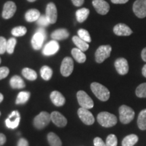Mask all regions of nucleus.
I'll list each match as a JSON object with an SVG mask.
<instances>
[{
	"mask_svg": "<svg viewBox=\"0 0 146 146\" xmlns=\"http://www.w3.org/2000/svg\"><path fill=\"white\" fill-rule=\"evenodd\" d=\"M91 89L95 96L102 102H106L109 100L110 93L108 88L99 83H92L91 85Z\"/></svg>",
	"mask_w": 146,
	"mask_h": 146,
	"instance_id": "f257e3e1",
	"label": "nucleus"
},
{
	"mask_svg": "<svg viewBox=\"0 0 146 146\" xmlns=\"http://www.w3.org/2000/svg\"><path fill=\"white\" fill-rule=\"evenodd\" d=\"M97 120L104 127H112L117 123V118L115 115L108 112H102L98 114Z\"/></svg>",
	"mask_w": 146,
	"mask_h": 146,
	"instance_id": "f03ea898",
	"label": "nucleus"
},
{
	"mask_svg": "<svg viewBox=\"0 0 146 146\" xmlns=\"http://www.w3.org/2000/svg\"><path fill=\"white\" fill-rule=\"evenodd\" d=\"M120 120L124 125L131 123L135 117V112L131 107L123 105L119 108Z\"/></svg>",
	"mask_w": 146,
	"mask_h": 146,
	"instance_id": "7ed1b4c3",
	"label": "nucleus"
},
{
	"mask_svg": "<svg viewBox=\"0 0 146 146\" xmlns=\"http://www.w3.org/2000/svg\"><path fill=\"white\" fill-rule=\"evenodd\" d=\"M51 114L47 112H41L34 118V126L37 129H43L51 121Z\"/></svg>",
	"mask_w": 146,
	"mask_h": 146,
	"instance_id": "20e7f679",
	"label": "nucleus"
},
{
	"mask_svg": "<svg viewBox=\"0 0 146 146\" xmlns=\"http://www.w3.org/2000/svg\"><path fill=\"white\" fill-rule=\"evenodd\" d=\"M45 39H46V33L45 29L39 28L35 33L31 40V44L34 50H40L43 46V42Z\"/></svg>",
	"mask_w": 146,
	"mask_h": 146,
	"instance_id": "39448f33",
	"label": "nucleus"
},
{
	"mask_svg": "<svg viewBox=\"0 0 146 146\" xmlns=\"http://www.w3.org/2000/svg\"><path fill=\"white\" fill-rule=\"evenodd\" d=\"M76 98H77L78 104L81 108L89 110L94 107V101L84 91H78L76 94Z\"/></svg>",
	"mask_w": 146,
	"mask_h": 146,
	"instance_id": "423d86ee",
	"label": "nucleus"
},
{
	"mask_svg": "<svg viewBox=\"0 0 146 146\" xmlns=\"http://www.w3.org/2000/svg\"><path fill=\"white\" fill-rule=\"evenodd\" d=\"M111 52H112V47L110 45H101L96 50L95 57L96 61L98 63H102L106 59L110 57Z\"/></svg>",
	"mask_w": 146,
	"mask_h": 146,
	"instance_id": "0eeeda50",
	"label": "nucleus"
},
{
	"mask_svg": "<svg viewBox=\"0 0 146 146\" xmlns=\"http://www.w3.org/2000/svg\"><path fill=\"white\" fill-rule=\"evenodd\" d=\"M74 69V62L73 60L70 57H66L62 62L60 72L64 76H69L72 74Z\"/></svg>",
	"mask_w": 146,
	"mask_h": 146,
	"instance_id": "6e6552de",
	"label": "nucleus"
},
{
	"mask_svg": "<svg viewBox=\"0 0 146 146\" xmlns=\"http://www.w3.org/2000/svg\"><path fill=\"white\" fill-rule=\"evenodd\" d=\"M78 116L85 125H91L94 123V116L88 109L83 108H79L78 110Z\"/></svg>",
	"mask_w": 146,
	"mask_h": 146,
	"instance_id": "1a4fd4ad",
	"label": "nucleus"
},
{
	"mask_svg": "<svg viewBox=\"0 0 146 146\" xmlns=\"http://www.w3.org/2000/svg\"><path fill=\"white\" fill-rule=\"evenodd\" d=\"M133 10L138 18L146 17V0H136L133 3Z\"/></svg>",
	"mask_w": 146,
	"mask_h": 146,
	"instance_id": "9d476101",
	"label": "nucleus"
},
{
	"mask_svg": "<svg viewBox=\"0 0 146 146\" xmlns=\"http://www.w3.org/2000/svg\"><path fill=\"white\" fill-rule=\"evenodd\" d=\"M21 121V115L18 111L15 110L11 113L9 117L5 120V125L11 129H14L17 128Z\"/></svg>",
	"mask_w": 146,
	"mask_h": 146,
	"instance_id": "9b49d317",
	"label": "nucleus"
},
{
	"mask_svg": "<svg viewBox=\"0 0 146 146\" xmlns=\"http://www.w3.org/2000/svg\"><path fill=\"white\" fill-rule=\"evenodd\" d=\"M16 11V5L13 1H7L3 5L2 17L4 19H10L14 15Z\"/></svg>",
	"mask_w": 146,
	"mask_h": 146,
	"instance_id": "f8f14e48",
	"label": "nucleus"
},
{
	"mask_svg": "<svg viewBox=\"0 0 146 146\" xmlns=\"http://www.w3.org/2000/svg\"><path fill=\"white\" fill-rule=\"evenodd\" d=\"M92 4L96 12L102 15L106 14L110 10V5L104 0H93Z\"/></svg>",
	"mask_w": 146,
	"mask_h": 146,
	"instance_id": "ddd939ff",
	"label": "nucleus"
},
{
	"mask_svg": "<svg viewBox=\"0 0 146 146\" xmlns=\"http://www.w3.org/2000/svg\"><path fill=\"white\" fill-rule=\"evenodd\" d=\"M114 66L120 75H125L129 72V64L127 60L124 58H120L115 61Z\"/></svg>",
	"mask_w": 146,
	"mask_h": 146,
	"instance_id": "4468645a",
	"label": "nucleus"
},
{
	"mask_svg": "<svg viewBox=\"0 0 146 146\" xmlns=\"http://www.w3.org/2000/svg\"><path fill=\"white\" fill-rule=\"evenodd\" d=\"M46 17L50 24H54L57 21L58 13L56 5L54 3H49L46 7Z\"/></svg>",
	"mask_w": 146,
	"mask_h": 146,
	"instance_id": "2eb2a0df",
	"label": "nucleus"
},
{
	"mask_svg": "<svg viewBox=\"0 0 146 146\" xmlns=\"http://www.w3.org/2000/svg\"><path fill=\"white\" fill-rule=\"evenodd\" d=\"M60 45L56 40H53L47 43L43 50V54L45 56H52L58 52Z\"/></svg>",
	"mask_w": 146,
	"mask_h": 146,
	"instance_id": "dca6fc26",
	"label": "nucleus"
},
{
	"mask_svg": "<svg viewBox=\"0 0 146 146\" xmlns=\"http://www.w3.org/2000/svg\"><path fill=\"white\" fill-rule=\"evenodd\" d=\"M51 120L58 127H64L67 125V119L59 112L51 113Z\"/></svg>",
	"mask_w": 146,
	"mask_h": 146,
	"instance_id": "f3484780",
	"label": "nucleus"
},
{
	"mask_svg": "<svg viewBox=\"0 0 146 146\" xmlns=\"http://www.w3.org/2000/svg\"><path fill=\"white\" fill-rule=\"evenodd\" d=\"M114 33L118 36H129L133 33L132 30L125 24L120 23L114 27Z\"/></svg>",
	"mask_w": 146,
	"mask_h": 146,
	"instance_id": "a211bd4d",
	"label": "nucleus"
},
{
	"mask_svg": "<svg viewBox=\"0 0 146 146\" xmlns=\"http://www.w3.org/2000/svg\"><path fill=\"white\" fill-rule=\"evenodd\" d=\"M50 99L52 103L56 106H62L65 104V98L61 93L58 91H52L50 94Z\"/></svg>",
	"mask_w": 146,
	"mask_h": 146,
	"instance_id": "6ab92c4d",
	"label": "nucleus"
},
{
	"mask_svg": "<svg viewBox=\"0 0 146 146\" xmlns=\"http://www.w3.org/2000/svg\"><path fill=\"white\" fill-rule=\"evenodd\" d=\"M69 33L66 29H60L56 30L51 35V36L54 40H63L66 39L68 37Z\"/></svg>",
	"mask_w": 146,
	"mask_h": 146,
	"instance_id": "aec40b11",
	"label": "nucleus"
},
{
	"mask_svg": "<svg viewBox=\"0 0 146 146\" xmlns=\"http://www.w3.org/2000/svg\"><path fill=\"white\" fill-rule=\"evenodd\" d=\"M40 16H41V14L39 10L36 9H31L27 11L25 14V19L29 23H32V22L37 21Z\"/></svg>",
	"mask_w": 146,
	"mask_h": 146,
	"instance_id": "412c9836",
	"label": "nucleus"
},
{
	"mask_svg": "<svg viewBox=\"0 0 146 146\" xmlns=\"http://www.w3.org/2000/svg\"><path fill=\"white\" fill-rule=\"evenodd\" d=\"M10 84L12 89H23L26 85L23 78L18 75H15L11 78Z\"/></svg>",
	"mask_w": 146,
	"mask_h": 146,
	"instance_id": "4be33fe9",
	"label": "nucleus"
},
{
	"mask_svg": "<svg viewBox=\"0 0 146 146\" xmlns=\"http://www.w3.org/2000/svg\"><path fill=\"white\" fill-rule=\"evenodd\" d=\"M72 55L74 60L78 63H84L86 61V56L83 51L78 48H73L72 50Z\"/></svg>",
	"mask_w": 146,
	"mask_h": 146,
	"instance_id": "5701e85b",
	"label": "nucleus"
},
{
	"mask_svg": "<svg viewBox=\"0 0 146 146\" xmlns=\"http://www.w3.org/2000/svg\"><path fill=\"white\" fill-rule=\"evenodd\" d=\"M72 41L74 44L76 45V46L78 47L79 50H81L83 52H85L88 50L89 48V44L83 41V39H81L78 36H74L72 37Z\"/></svg>",
	"mask_w": 146,
	"mask_h": 146,
	"instance_id": "b1692460",
	"label": "nucleus"
},
{
	"mask_svg": "<svg viewBox=\"0 0 146 146\" xmlns=\"http://www.w3.org/2000/svg\"><path fill=\"white\" fill-rule=\"evenodd\" d=\"M139 137L135 134L129 135L123 139L122 146H133L138 141Z\"/></svg>",
	"mask_w": 146,
	"mask_h": 146,
	"instance_id": "393cba45",
	"label": "nucleus"
},
{
	"mask_svg": "<svg viewBox=\"0 0 146 146\" xmlns=\"http://www.w3.org/2000/svg\"><path fill=\"white\" fill-rule=\"evenodd\" d=\"M137 125L140 130H146V109L141 110L139 114Z\"/></svg>",
	"mask_w": 146,
	"mask_h": 146,
	"instance_id": "a878e982",
	"label": "nucleus"
},
{
	"mask_svg": "<svg viewBox=\"0 0 146 146\" xmlns=\"http://www.w3.org/2000/svg\"><path fill=\"white\" fill-rule=\"evenodd\" d=\"M47 140H48L50 146H62V145L61 139L54 133H48V135H47Z\"/></svg>",
	"mask_w": 146,
	"mask_h": 146,
	"instance_id": "bb28decb",
	"label": "nucleus"
},
{
	"mask_svg": "<svg viewBox=\"0 0 146 146\" xmlns=\"http://www.w3.org/2000/svg\"><path fill=\"white\" fill-rule=\"evenodd\" d=\"M89 14V10L87 8H81L76 12V18L78 23H83L87 19Z\"/></svg>",
	"mask_w": 146,
	"mask_h": 146,
	"instance_id": "cd10ccee",
	"label": "nucleus"
},
{
	"mask_svg": "<svg viewBox=\"0 0 146 146\" xmlns=\"http://www.w3.org/2000/svg\"><path fill=\"white\" fill-rule=\"evenodd\" d=\"M22 74L24 77H25L29 81H35L37 78V74L35 71L29 68H23L22 70Z\"/></svg>",
	"mask_w": 146,
	"mask_h": 146,
	"instance_id": "c85d7f7f",
	"label": "nucleus"
},
{
	"mask_svg": "<svg viewBox=\"0 0 146 146\" xmlns=\"http://www.w3.org/2000/svg\"><path fill=\"white\" fill-rule=\"evenodd\" d=\"M30 96L31 94L29 91H21L18 94L16 98V104H24L29 100Z\"/></svg>",
	"mask_w": 146,
	"mask_h": 146,
	"instance_id": "c756f323",
	"label": "nucleus"
},
{
	"mask_svg": "<svg viewBox=\"0 0 146 146\" xmlns=\"http://www.w3.org/2000/svg\"><path fill=\"white\" fill-rule=\"evenodd\" d=\"M40 72H41V77L45 81H49L52 78L53 74L52 69L50 67L47 66H42L41 70H40Z\"/></svg>",
	"mask_w": 146,
	"mask_h": 146,
	"instance_id": "7c9ffc66",
	"label": "nucleus"
},
{
	"mask_svg": "<svg viewBox=\"0 0 146 146\" xmlns=\"http://www.w3.org/2000/svg\"><path fill=\"white\" fill-rule=\"evenodd\" d=\"M27 29L25 27H16L12 30V35L14 36H22L27 33Z\"/></svg>",
	"mask_w": 146,
	"mask_h": 146,
	"instance_id": "2f4dec72",
	"label": "nucleus"
},
{
	"mask_svg": "<svg viewBox=\"0 0 146 146\" xmlns=\"http://www.w3.org/2000/svg\"><path fill=\"white\" fill-rule=\"evenodd\" d=\"M135 94L138 98H146V83H142L137 87Z\"/></svg>",
	"mask_w": 146,
	"mask_h": 146,
	"instance_id": "473e14b6",
	"label": "nucleus"
},
{
	"mask_svg": "<svg viewBox=\"0 0 146 146\" xmlns=\"http://www.w3.org/2000/svg\"><path fill=\"white\" fill-rule=\"evenodd\" d=\"M78 36L83 41H85L87 43H90L91 41V39L90 35L87 30L83 29H81L78 31Z\"/></svg>",
	"mask_w": 146,
	"mask_h": 146,
	"instance_id": "72a5a7b5",
	"label": "nucleus"
},
{
	"mask_svg": "<svg viewBox=\"0 0 146 146\" xmlns=\"http://www.w3.org/2000/svg\"><path fill=\"white\" fill-rule=\"evenodd\" d=\"M16 45V39L14 37L10 38V39L7 41L6 52L10 54H13Z\"/></svg>",
	"mask_w": 146,
	"mask_h": 146,
	"instance_id": "f704fd0d",
	"label": "nucleus"
},
{
	"mask_svg": "<svg viewBox=\"0 0 146 146\" xmlns=\"http://www.w3.org/2000/svg\"><path fill=\"white\" fill-rule=\"evenodd\" d=\"M118 139L116 136L114 134H110L107 137L106 145V146H117Z\"/></svg>",
	"mask_w": 146,
	"mask_h": 146,
	"instance_id": "c9c22d12",
	"label": "nucleus"
},
{
	"mask_svg": "<svg viewBox=\"0 0 146 146\" xmlns=\"http://www.w3.org/2000/svg\"><path fill=\"white\" fill-rule=\"evenodd\" d=\"M7 41L4 37L0 36V54H3L6 52Z\"/></svg>",
	"mask_w": 146,
	"mask_h": 146,
	"instance_id": "e433bc0d",
	"label": "nucleus"
},
{
	"mask_svg": "<svg viewBox=\"0 0 146 146\" xmlns=\"http://www.w3.org/2000/svg\"><path fill=\"white\" fill-rule=\"evenodd\" d=\"M36 22H37L38 25H40L41 27H47L50 24L49 23L46 16H43V15L40 16L39 18L37 20V21Z\"/></svg>",
	"mask_w": 146,
	"mask_h": 146,
	"instance_id": "4c0bfd02",
	"label": "nucleus"
},
{
	"mask_svg": "<svg viewBox=\"0 0 146 146\" xmlns=\"http://www.w3.org/2000/svg\"><path fill=\"white\" fill-rule=\"evenodd\" d=\"M9 73H10V70H9L8 67H1L0 68V80L7 77L8 76Z\"/></svg>",
	"mask_w": 146,
	"mask_h": 146,
	"instance_id": "58836bf2",
	"label": "nucleus"
},
{
	"mask_svg": "<svg viewBox=\"0 0 146 146\" xmlns=\"http://www.w3.org/2000/svg\"><path fill=\"white\" fill-rule=\"evenodd\" d=\"M95 146H106V143L100 137H96L94 140Z\"/></svg>",
	"mask_w": 146,
	"mask_h": 146,
	"instance_id": "ea45409f",
	"label": "nucleus"
},
{
	"mask_svg": "<svg viewBox=\"0 0 146 146\" xmlns=\"http://www.w3.org/2000/svg\"><path fill=\"white\" fill-rule=\"evenodd\" d=\"M18 146H29V142L25 139L21 138L18 142Z\"/></svg>",
	"mask_w": 146,
	"mask_h": 146,
	"instance_id": "a19ab883",
	"label": "nucleus"
},
{
	"mask_svg": "<svg viewBox=\"0 0 146 146\" xmlns=\"http://www.w3.org/2000/svg\"><path fill=\"white\" fill-rule=\"evenodd\" d=\"M85 0H72V2L76 7H79L83 4Z\"/></svg>",
	"mask_w": 146,
	"mask_h": 146,
	"instance_id": "79ce46f5",
	"label": "nucleus"
},
{
	"mask_svg": "<svg viewBox=\"0 0 146 146\" xmlns=\"http://www.w3.org/2000/svg\"><path fill=\"white\" fill-rule=\"evenodd\" d=\"M6 141V137L3 133H0V146L3 145Z\"/></svg>",
	"mask_w": 146,
	"mask_h": 146,
	"instance_id": "37998d69",
	"label": "nucleus"
},
{
	"mask_svg": "<svg viewBox=\"0 0 146 146\" xmlns=\"http://www.w3.org/2000/svg\"><path fill=\"white\" fill-rule=\"evenodd\" d=\"M129 0H111V1L114 4H123L127 3Z\"/></svg>",
	"mask_w": 146,
	"mask_h": 146,
	"instance_id": "c03bdc74",
	"label": "nucleus"
},
{
	"mask_svg": "<svg viewBox=\"0 0 146 146\" xmlns=\"http://www.w3.org/2000/svg\"><path fill=\"white\" fill-rule=\"evenodd\" d=\"M141 58L144 62H146V47L143 49L141 52Z\"/></svg>",
	"mask_w": 146,
	"mask_h": 146,
	"instance_id": "a18cd8bd",
	"label": "nucleus"
},
{
	"mask_svg": "<svg viewBox=\"0 0 146 146\" xmlns=\"http://www.w3.org/2000/svg\"><path fill=\"white\" fill-rule=\"evenodd\" d=\"M142 74H143L144 77L146 78V64L144 65L143 68H142Z\"/></svg>",
	"mask_w": 146,
	"mask_h": 146,
	"instance_id": "49530a36",
	"label": "nucleus"
},
{
	"mask_svg": "<svg viewBox=\"0 0 146 146\" xmlns=\"http://www.w3.org/2000/svg\"><path fill=\"white\" fill-rule=\"evenodd\" d=\"M3 96L1 94V93H0V103L3 101Z\"/></svg>",
	"mask_w": 146,
	"mask_h": 146,
	"instance_id": "de8ad7c7",
	"label": "nucleus"
},
{
	"mask_svg": "<svg viewBox=\"0 0 146 146\" xmlns=\"http://www.w3.org/2000/svg\"><path fill=\"white\" fill-rule=\"evenodd\" d=\"M27 1H29V2H33V1H36V0H27Z\"/></svg>",
	"mask_w": 146,
	"mask_h": 146,
	"instance_id": "09e8293b",
	"label": "nucleus"
},
{
	"mask_svg": "<svg viewBox=\"0 0 146 146\" xmlns=\"http://www.w3.org/2000/svg\"><path fill=\"white\" fill-rule=\"evenodd\" d=\"M1 58H0V64H1Z\"/></svg>",
	"mask_w": 146,
	"mask_h": 146,
	"instance_id": "8fccbe9b",
	"label": "nucleus"
},
{
	"mask_svg": "<svg viewBox=\"0 0 146 146\" xmlns=\"http://www.w3.org/2000/svg\"><path fill=\"white\" fill-rule=\"evenodd\" d=\"M0 116H1V112H0Z\"/></svg>",
	"mask_w": 146,
	"mask_h": 146,
	"instance_id": "3c124183",
	"label": "nucleus"
}]
</instances>
